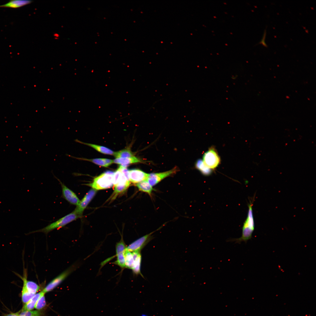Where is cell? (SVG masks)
I'll return each instance as SVG.
<instances>
[{"instance_id":"52a82bcc","label":"cell","mask_w":316,"mask_h":316,"mask_svg":"<svg viewBox=\"0 0 316 316\" xmlns=\"http://www.w3.org/2000/svg\"><path fill=\"white\" fill-rule=\"evenodd\" d=\"M178 170L176 168L168 171L149 174L147 180L152 186L157 184L165 178L175 174Z\"/></svg>"},{"instance_id":"6da1fadb","label":"cell","mask_w":316,"mask_h":316,"mask_svg":"<svg viewBox=\"0 0 316 316\" xmlns=\"http://www.w3.org/2000/svg\"><path fill=\"white\" fill-rule=\"evenodd\" d=\"M253 203L248 205V210L246 219L244 222L242 229L241 236L239 238L231 239L229 241H234L240 244L242 242L246 243L252 237L255 229V224L252 209Z\"/></svg>"},{"instance_id":"8fae6325","label":"cell","mask_w":316,"mask_h":316,"mask_svg":"<svg viewBox=\"0 0 316 316\" xmlns=\"http://www.w3.org/2000/svg\"><path fill=\"white\" fill-rule=\"evenodd\" d=\"M56 179L61 184L63 198L71 204L77 206L79 203L80 200L76 194L66 186L60 180L57 178Z\"/></svg>"},{"instance_id":"e0dca14e","label":"cell","mask_w":316,"mask_h":316,"mask_svg":"<svg viewBox=\"0 0 316 316\" xmlns=\"http://www.w3.org/2000/svg\"><path fill=\"white\" fill-rule=\"evenodd\" d=\"M43 293H44L42 291L36 294L28 302L24 305L21 311H30L34 309L38 300Z\"/></svg>"},{"instance_id":"83f0119b","label":"cell","mask_w":316,"mask_h":316,"mask_svg":"<svg viewBox=\"0 0 316 316\" xmlns=\"http://www.w3.org/2000/svg\"><path fill=\"white\" fill-rule=\"evenodd\" d=\"M266 35V29H265L264 30V35H263V37H262L261 40L259 43L263 45H264V46H265V47H267V44H266L265 43V37Z\"/></svg>"},{"instance_id":"f1b7e54d","label":"cell","mask_w":316,"mask_h":316,"mask_svg":"<svg viewBox=\"0 0 316 316\" xmlns=\"http://www.w3.org/2000/svg\"><path fill=\"white\" fill-rule=\"evenodd\" d=\"M21 312V310L15 313H11L7 314L6 316H19Z\"/></svg>"},{"instance_id":"f546056e","label":"cell","mask_w":316,"mask_h":316,"mask_svg":"<svg viewBox=\"0 0 316 316\" xmlns=\"http://www.w3.org/2000/svg\"><path fill=\"white\" fill-rule=\"evenodd\" d=\"M140 316H149L147 315L146 314H142Z\"/></svg>"},{"instance_id":"ffe728a7","label":"cell","mask_w":316,"mask_h":316,"mask_svg":"<svg viewBox=\"0 0 316 316\" xmlns=\"http://www.w3.org/2000/svg\"><path fill=\"white\" fill-rule=\"evenodd\" d=\"M195 166L201 173L205 175L208 176L212 173V170L207 167L202 160L199 159L197 161Z\"/></svg>"},{"instance_id":"44dd1931","label":"cell","mask_w":316,"mask_h":316,"mask_svg":"<svg viewBox=\"0 0 316 316\" xmlns=\"http://www.w3.org/2000/svg\"><path fill=\"white\" fill-rule=\"evenodd\" d=\"M66 155L67 156H68L71 158L75 159H77L84 160L87 161H89L92 162L93 163L95 164L98 165L100 166H102L104 167H107V166L106 165V164L104 162V161L103 160L102 158H96L93 159H88L85 158H79L76 157H75L71 155L66 154Z\"/></svg>"},{"instance_id":"7a4b0ae2","label":"cell","mask_w":316,"mask_h":316,"mask_svg":"<svg viewBox=\"0 0 316 316\" xmlns=\"http://www.w3.org/2000/svg\"><path fill=\"white\" fill-rule=\"evenodd\" d=\"M80 217L73 211L51 223L44 228L32 233L42 232L45 234L54 230L63 227Z\"/></svg>"},{"instance_id":"7402d4cb","label":"cell","mask_w":316,"mask_h":316,"mask_svg":"<svg viewBox=\"0 0 316 316\" xmlns=\"http://www.w3.org/2000/svg\"><path fill=\"white\" fill-rule=\"evenodd\" d=\"M125 268L132 269L134 261L132 252L126 249L125 253Z\"/></svg>"},{"instance_id":"484cf974","label":"cell","mask_w":316,"mask_h":316,"mask_svg":"<svg viewBox=\"0 0 316 316\" xmlns=\"http://www.w3.org/2000/svg\"><path fill=\"white\" fill-rule=\"evenodd\" d=\"M41 312L38 310H30L21 312L19 316H41Z\"/></svg>"},{"instance_id":"d6986e66","label":"cell","mask_w":316,"mask_h":316,"mask_svg":"<svg viewBox=\"0 0 316 316\" xmlns=\"http://www.w3.org/2000/svg\"><path fill=\"white\" fill-rule=\"evenodd\" d=\"M135 185L139 190L151 196L152 191L154 190L153 186L146 180L139 183Z\"/></svg>"},{"instance_id":"2e32d148","label":"cell","mask_w":316,"mask_h":316,"mask_svg":"<svg viewBox=\"0 0 316 316\" xmlns=\"http://www.w3.org/2000/svg\"><path fill=\"white\" fill-rule=\"evenodd\" d=\"M76 142L91 147L98 152L105 154L114 155V152L106 147L97 145L89 143L82 142L78 139L75 140Z\"/></svg>"},{"instance_id":"7c38bea8","label":"cell","mask_w":316,"mask_h":316,"mask_svg":"<svg viewBox=\"0 0 316 316\" xmlns=\"http://www.w3.org/2000/svg\"><path fill=\"white\" fill-rule=\"evenodd\" d=\"M149 174L138 169L128 170V176L130 181L135 184L147 180Z\"/></svg>"},{"instance_id":"3957f363","label":"cell","mask_w":316,"mask_h":316,"mask_svg":"<svg viewBox=\"0 0 316 316\" xmlns=\"http://www.w3.org/2000/svg\"><path fill=\"white\" fill-rule=\"evenodd\" d=\"M114 172L107 171L94 178L93 182L87 185L95 190L105 189L113 186Z\"/></svg>"},{"instance_id":"d4e9b609","label":"cell","mask_w":316,"mask_h":316,"mask_svg":"<svg viewBox=\"0 0 316 316\" xmlns=\"http://www.w3.org/2000/svg\"><path fill=\"white\" fill-rule=\"evenodd\" d=\"M45 293H43L37 301L35 308L37 310H40L44 308L46 305V301L44 296Z\"/></svg>"},{"instance_id":"5b68a950","label":"cell","mask_w":316,"mask_h":316,"mask_svg":"<svg viewBox=\"0 0 316 316\" xmlns=\"http://www.w3.org/2000/svg\"><path fill=\"white\" fill-rule=\"evenodd\" d=\"M161 228V227H160L156 230L136 240L126 246V249L131 252L140 251L152 239V234Z\"/></svg>"},{"instance_id":"277c9868","label":"cell","mask_w":316,"mask_h":316,"mask_svg":"<svg viewBox=\"0 0 316 316\" xmlns=\"http://www.w3.org/2000/svg\"><path fill=\"white\" fill-rule=\"evenodd\" d=\"M202 161L207 167L212 170L220 164V158L215 149L211 148L204 153Z\"/></svg>"},{"instance_id":"30bf717a","label":"cell","mask_w":316,"mask_h":316,"mask_svg":"<svg viewBox=\"0 0 316 316\" xmlns=\"http://www.w3.org/2000/svg\"><path fill=\"white\" fill-rule=\"evenodd\" d=\"M121 175L117 183L114 186V190L110 199L111 201L115 199L119 194L124 192L128 188L130 181L122 172Z\"/></svg>"},{"instance_id":"9c48e42d","label":"cell","mask_w":316,"mask_h":316,"mask_svg":"<svg viewBox=\"0 0 316 316\" xmlns=\"http://www.w3.org/2000/svg\"><path fill=\"white\" fill-rule=\"evenodd\" d=\"M96 193V190L93 188L91 189L80 200L79 203L73 211L80 217H81L83 212L93 198Z\"/></svg>"},{"instance_id":"5bb4252c","label":"cell","mask_w":316,"mask_h":316,"mask_svg":"<svg viewBox=\"0 0 316 316\" xmlns=\"http://www.w3.org/2000/svg\"><path fill=\"white\" fill-rule=\"evenodd\" d=\"M134 261L132 270L136 275H143L141 272V265L142 257L140 251L132 252Z\"/></svg>"},{"instance_id":"ac0fdd59","label":"cell","mask_w":316,"mask_h":316,"mask_svg":"<svg viewBox=\"0 0 316 316\" xmlns=\"http://www.w3.org/2000/svg\"><path fill=\"white\" fill-rule=\"evenodd\" d=\"M32 2L29 0H11L5 4L0 5V7L18 8L30 4Z\"/></svg>"},{"instance_id":"603a6c76","label":"cell","mask_w":316,"mask_h":316,"mask_svg":"<svg viewBox=\"0 0 316 316\" xmlns=\"http://www.w3.org/2000/svg\"><path fill=\"white\" fill-rule=\"evenodd\" d=\"M30 293L28 291L25 283L23 282V285L22 291V299L23 303H26L28 302L35 295Z\"/></svg>"},{"instance_id":"ba28073f","label":"cell","mask_w":316,"mask_h":316,"mask_svg":"<svg viewBox=\"0 0 316 316\" xmlns=\"http://www.w3.org/2000/svg\"><path fill=\"white\" fill-rule=\"evenodd\" d=\"M126 246L123 240L122 236L121 240L117 243L116 245V260L114 262L121 268H125V253Z\"/></svg>"},{"instance_id":"cb8c5ba5","label":"cell","mask_w":316,"mask_h":316,"mask_svg":"<svg viewBox=\"0 0 316 316\" xmlns=\"http://www.w3.org/2000/svg\"><path fill=\"white\" fill-rule=\"evenodd\" d=\"M114 155L116 158L130 157L134 156L131 151L128 148L114 152Z\"/></svg>"},{"instance_id":"4fadbf2b","label":"cell","mask_w":316,"mask_h":316,"mask_svg":"<svg viewBox=\"0 0 316 316\" xmlns=\"http://www.w3.org/2000/svg\"><path fill=\"white\" fill-rule=\"evenodd\" d=\"M16 274L22 280L23 282L25 283L26 287L30 293L36 294V293L40 289V286L36 283L33 281L27 280V271L25 269H24L23 274V276L19 274Z\"/></svg>"},{"instance_id":"9a60e30c","label":"cell","mask_w":316,"mask_h":316,"mask_svg":"<svg viewBox=\"0 0 316 316\" xmlns=\"http://www.w3.org/2000/svg\"><path fill=\"white\" fill-rule=\"evenodd\" d=\"M141 162L140 159L134 156L130 157L118 158L113 160L114 163L120 164L124 168H126L130 164Z\"/></svg>"},{"instance_id":"8992f818","label":"cell","mask_w":316,"mask_h":316,"mask_svg":"<svg viewBox=\"0 0 316 316\" xmlns=\"http://www.w3.org/2000/svg\"><path fill=\"white\" fill-rule=\"evenodd\" d=\"M75 266H72L52 280L43 289L44 293L49 292L59 286L75 269Z\"/></svg>"},{"instance_id":"4316f807","label":"cell","mask_w":316,"mask_h":316,"mask_svg":"<svg viewBox=\"0 0 316 316\" xmlns=\"http://www.w3.org/2000/svg\"><path fill=\"white\" fill-rule=\"evenodd\" d=\"M105 163L108 167L111 164L114 163L113 160L106 158H102Z\"/></svg>"}]
</instances>
